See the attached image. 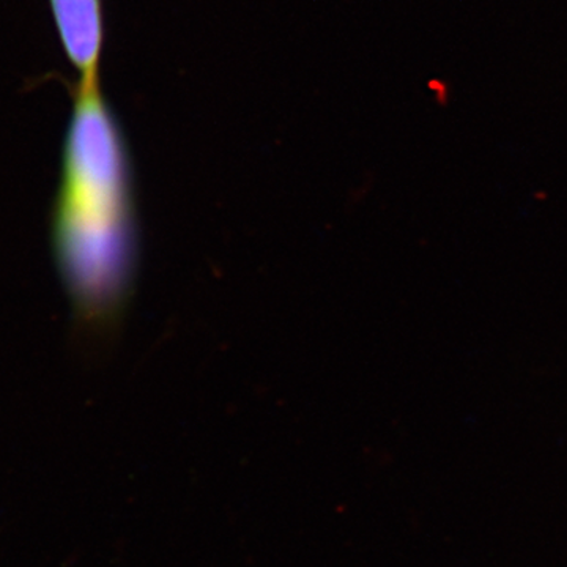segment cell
<instances>
[{"label":"cell","mask_w":567,"mask_h":567,"mask_svg":"<svg viewBox=\"0 0 567 567\" xmlns=\"http://www.w3.org/2000/svg\"><path fill=\"white\" fill-rule=\"evenodd\" d=\"M51 230L55 264L78 316L112 322L136 275V208L125 141L99 78L78 84Z\"/></svg>","instance_id":"obj_1"},{"label":"cell","mask_w":567,"mask_h":567,"mask_svg":"<svg viewBox=\"0 0 567 567\" xmlns=\"http://www.w3.org/2000/svg\"><path fill=\"white\" fill-rule=\"evenodd\" d=\"M55 28L81 80H96L103 47L102 0H50Z\"/></svg>","instance_id":"obj_2"}]
</instances>
